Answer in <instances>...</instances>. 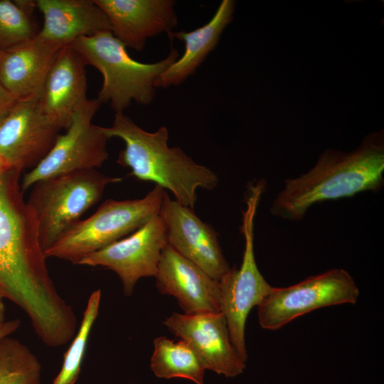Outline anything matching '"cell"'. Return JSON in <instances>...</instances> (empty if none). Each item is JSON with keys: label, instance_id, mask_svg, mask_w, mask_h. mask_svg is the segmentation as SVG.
I'll return each mask as SVG.
<instances>
[{"label": "cell", "instance_id": "obj_1", "mask_svg": "<svg viewBox=\"0 0 384 384\" xmlns=\"http://www.w3.org/2000/svg\"><path fill=\"white\" fill-rule=\"evenodd\" d=\"M21 172H0V291L33 326L55 319L66 302L47 267L31 208L23 200Z\"/></svg>", "mask_w": 384, "mask_h": 384}, {"label": "cell", "instance_id": "obj_2", "mask_svg": "<svg viewBox=\"0 0 384 384\" xmlns=\"http://www.w3.org/2000/svg\"><path fill=\"white\" fill-rule=\"evenodd\" d=\"M384 183L383 131L368 134L353 151H323L307 172L284 181L270 213L289 221L304 218L314 205L378 191Z\"/></svg>", "mask_w": 384, "mask_h": 384}, {"label": "cell", "instance_id": "obj_3", "mask_svg": "<svg viewBox=\"0 0 384 384\" xmlns=\"http://www.w3.org/2000/svg\"><path fill=\"white\" fill-rule=\"evenodd\" d=\"M102 128L109 139L117 137L124 143L119 164L129 168L130 174L139 180L169 190L185 206L193 208L198 188L213 190L218 183V176L209 168L197 164L180 147L169 146L166 127L149 132L123 112H117L112 126Z\"/></svg>", "mask_w": 384, "mask_h": 384}, {"label": "cell", "instance_id": "obj_4", "mask_svg": "<svg viewBox=\"0 0 384 384\" xmlns=\"http://www.w3.org/2000/svg\"><path fill=\"white\" fill-rule=\"evenodd\" d=\"M69 46L86 65H92L101 73L103 83L97 99L101 103L110 102L115 113L123 112L133 101L150 105L156 95V80L179 56L178 50L171 48L167 56L159 61H137L110 31L79 38Z\"/></svg>", "mask_w": 384, "mask_h": 384}, {"label": "cell", "instance_id": "obj_5", "mask_svg": "<svg viewBox=\"0 0 384 384\" xmlns=\"http://www.w3.org/2000/svg\"><path fill=\"white\" fill-rule=\"evenodd\" d=\"M122 181V178L91 169L63 174L34 183L26 203L35 215L44 252L100 200L107 185Z\"/></svg>", "mask_w": 384, "mask_h": 384}, {"label": "cell", "instance_id": "obj_6", "mask_svg": "<svg viewBox=\"0 0 384 384\" xmlns=\"http://www.w3.org/2000/svg\"><path fill=\"white\" fill-rule=\"evenodd\" d=\"M166 191L156 185L144 198L108 199L45 251L46 258L78 265L85 256L128 236L159 213Z\"/></svg>", "mask_w": 384, "mask_h": 384}, {"label": "cell", "instance_id": "obj_7", "mask_svg": "<svg viewBox=\"0 0 384 384\" xmlns=\"http://www.w3.org/2000/svg\"><path fill=\"white\" fill-rule=\"evenodd\" d=\"M265 188L264 179L247 186L241 225L245 238L242 263L238 269L230 268L218 281L220 311L226 319L232 343L245 363L247 359L245 338L247 316L273 288L259 270L254 252L255 218Z\"/></svg>", "mask_w": 384, "mask_h": 384}, {"label": "cell", "instance_id": "obj_8", "mask_svg": "<svg viewBox=\"0 0 384 384\" xmlns=\"http://www.w3.org/2000/svg\"><path fill=\"white\" fill-rule=\"evenodd\" d=\"M358 287L346 270L334 268L286 287H273L257 307L260 326L277 330L295 319L316 309L354 304Z\"/></svg>", "mask_w": 384, "mask_h": 384}, {"label": "cell", "instance_id": "obj_9", "mask_svg": "<svg viewBox=\"0 0 384 384\" xmlns=\"http://www.w3.org/2000/svg\"><path fill=\"white\" fill-rule=\"evenodd\" d=\"M101 102L88 100L75 112L69 127L59 134L46 156L23 177V193L38 181L57 176L100 167L108 158L109 139L102 127L92 124Z\"/></svg>", "mask_w": 384, "mask_h": 384}, {"label": "cell", "instance_id": "obj_10", "mask_svg": "<svg viewBox=\"0 0 384 384\" xmlns=\"http://www.w3.org/2000/svg\"><path fill=\"white\" fill-rule=\"evenodd\" d=\"M38 98L17 100L0 120V159L21 173L46 156L63 129L43 112Z\"/></svg>", "mask_w": 384, "mask_h": 384}, {"label": "cell", "instance_id": "obj_11", "mask_svg": "<svg viewBox=\"0 0 384 384\" xmlns=\"http://www.w3.org/2000/svg\"><path fill=\"white\" fill-rule=\"evenodd\" d=\"M166 245V226L159 213L128 236L85 256L78 265L112 270L125 295L130 296L140 278L155 277Z\"/></svg>", "mask_w": 384, "mask_h": 384}, {"label": "cell", "instance_id": "obj_12", "mask_svg": "<svg viewBox=\"0 0 384 384\" xmlns=\"http://www.w3.org/2000/svg\"><path fill=\"white\" fill-rule=\"evenodd\" d=\"M159 215L166 226L168 245L178 254L218 282L229 272L215 231L192 208L172 200L166 192Z\"/></svg>", "mask_w": 384, "mask_h": 384}, {"label": "cell", "instance_id": "obj_13", "mask_svg": "<svg viewBox=\"0 0 384 384\" xmlns=\"http://www.w3.org/2000/svg\"><path fill=\"white\" fill-rule=\"evenodd\" d=\"M164 324L191 346L206 370L232 378L245 368V363L232 343L226 319L221 312H174Z\"/></svg>", "mask_w": 384, "mask_h": 384}, {"label": "cell", "instance_id": "obj_14", "mask_svg": "<svg viewBox=\"0 0 384 384\" xmlns=\"http://www.w3.org/2000/svg\"><path fill=\"white\" fill-rule=\"evenodd\" d=\"M106 14L111 32L126 48L144 49L148 38L167 34L177 24L172 0H95Z\"/></svg>", "mask_w": 384, "mask_h": 384}, {"label": "cell", "instance_id": "obj_15", "mask_svg": "<svg viewBox=\"0 0 384 384\" xmlns=\"http://www.w3.org/2000/svg\"><path fill=\"white\" fill-rule=\"evenodd\" d=\"M155 277L159 291L174 297L184 314L220 312L218 282L169 245Z\"/></svg>", "mask_w": 384, "mask_h": 384}, {"label": "cell", "instance_id": "obj_16", "mask_svg": "<svg viewBox=\"0 0 384 384\" xmlns=\"http://www.w3.org/2000/svg\"><path fill=\"white\" fill-rule=\"evenodd\" d=\"M85 63L70 46L56 53L38 98L43 112L67 129L75 110L87 100Z\"/></svg>", "mask_w": 384, "mask_h": 384}, {"label": "cell", "instance_id": "obj_17", "mask_svg": "<svg viewBox=\"0 0 384 384\" xmlns=\"http://www.w3.org/2000/svg\"><path fill=\"white\" fill-rule=\"evenodd\" d=\"M43 16L37 36L57 50L76 39L110 31V21L95 0H38Z\"/></svg>", "mask_w": 384, "mask_h": 384}, {"label": "cell", "instance_id": "obj_18", "mask_svg": "<svg viewBox=\"0 0 384 384\" xmlns=\"http://www.w3.org/2000/svg\"><path fill=\"white\" fill-rule=\"evenodd\" d=\"M58 50L36 35L33 39L4 51L0 60V83L17 100L39 97Z\"/></svg>", "mask_w": 384, "mask_h": 384}, {"label": "cell", "instance_id": "obj_19", "mask_svg": "<svg viewBox=\"0 0 384 384\" xmlns=\"http://www.w3.org/2000/svg\"><path fill=\"white\" fill-rule=\"evenodd\" d=\"M234 9V1L223 0L207 23L188 32L180 31L168 33L171 42L176 38L184 43V51L157 78L156 88L178 85L196 71L215 48L223 30L233 20Z\"/></svg>", "mask_w": 384, "mask_h": 384}, {"label": "cell", "instance_id": "obj_20", "mask_svg": "<svg viewBox=\"0 0 384 384\" xmlns=\"http://www.w3.org/2000/svg\"><path fill=\"white\" fill-rule=\"evenodd\" d=\"M151 368L161 378H182L204 384L206 368L191 346L184 341L175 342L165 336L154 341Z\"/></svg>", "mask_w": 384, "mask_h": 384}, {"label": "cell", "instance_id": "obj_21", "mask_svg": "<svg viewBox=\"0 0 384 384\" xmlns=\"http://www.w3.org/2000/svg\"><path fill=\"white\" fill-rule=\"evenodd\" d=\"M0 384H41L38 357L11 336L0 338Z\"/></svg>", "mask_w": 384, "mask_h": 384}, {"label": "cell", "instance_id": "obj_22", "mask_svg": "<svg viewBox=\"0 0 384 384\" xmlns=\"http://www.w3.org/2000/svg\"><path fill=\"white\" fill-rule=\"evenodd\" d=\"M100 300V289L90 295L80 326L64 353L62 367L52 384H75L77 382L90 332L99 314Z\"/></svg>", "mask_w": 384, "mask_h": 384}, {"label": "cell", "instance_id": "obj_23", "mask_svg": "<svg viewBox=\"0 0 384 384\" xmlns=\"http://www.w3.org/2000/svg\"><path fill=\"white\" fill-rule=\"evenodd\" d=\"M36 1L0 0V52L9 50L36 36L31 14Z\"/></svg>", "mask_w": 384, "mask_h": 384}, {"label": "cell", "instance_id": "obj_24", "mask_svg": "<svg viewBox=\"0 0 384 384\" xmlns=\"http://www.w3.org/2000/svg\"><path fill=\"white\" fill-rule=\"evenodd\" d=\"M17 100L0 83V120L8 113Z\"/></svg>", "mask_w": 384, "mask_h": 384}, {"label": "cell", "instance_id": "obj_25", "mask_svg": "<svg viewBox=\"0 0 384 384\" xmlns=\"http://www.w3.org/2000/svg\"><path fill=\"white\" fill-rule=\"evenodd\" d=\"M21 326L18 319L6 320L5 317L0 319V338L2 337L11 336L18 330Z\"/></svg>", "mask_w": 384, "mask_h": 384}, {"label": "cell", "instance_id": "obj_26", "mask_svg": "<svg viewBox=\"0 0 384 384\" xmlns=\"http://www.w3.org/2000/svg\"><path fill=\"white\" fill-rule=\"evenodd\" d=\"M4 297L3 293L0 291V319L4 317L5 307L4 304Z\"/></svg>", "mask_w": 384, "mask_h": 384}, {"label": "cell", "instance_id": "obj_27", "mask_svg": "<svg viewBox=\"0 0 384 384\" xmlns=\"http://www.w3.org/2000/svg\"><path fill=\"white\" fill-rule=\"evenodd\" d=\"M9 169L0 159V172L9 170Z\"/></svg>", "mask_w": 384, "mask_h": 384}, {"label": "cell", "instance_id": "obj_28", "mask_svg": "<svg viewBox=\"0 0 384 384\" xmlns=\"http://www.w3.org/2000/svg\"><path fill=\"white\" fill-rule=\"evenodd\" d=\"M3 53H4V52H0V60H1V57H2V55H3Z\"/></svg>", "mask_w": 384, "mask_h": 384}]
</instances>
